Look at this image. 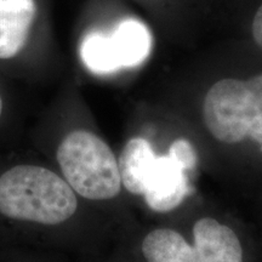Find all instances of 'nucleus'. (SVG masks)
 <instances>
[{"label": "nucleus", "mask_w": 262, "mask_h": 262, "mask_svg": "<svg viewBox=\"0 0 262 262\" xmlns=\"http://www.w3.org/2000/svg\"><path fill=\"white\" fill-rule=\"evenodd\" d=\"M77 208L71 186L47 168L17 165L0 176V214L11 220L58 225Z\"/></svg>", "instance_id": "1"}, {"label": "nucleus", "mask_w": 262, "mask_h": 262, "mask_svg": "<svg viewBox=\"0 0 262 262\" xmlns=\"http://www.w3.org/2000/svg\"><path fill=\"white\" fill-rule=\"evenodd\" d=\"M203 117L220 142L233 145L251 139L262 145V73L247 80L216 81L205 95Z\"/></svg>", "instance_id": "2"}, {"label": "nucleus", "mask_w": 262, "mask_h": 262, "mask_svg": "<svg viewBox=\"0 0 262 262\" xmlns=\"http://www.w3.org/2000/svg\"><path fill=\"white\" fill-rule=\"evenodd\" d=\"M57 162L71 188L90 201H107L120 192L118 160L110 146L85 130L68 134L57 149Z\"/></svg>", "instance_id": "3"}, {"label": "nucleus", "mask_w": 262, "mask_h": 262, "mask_svg": "<svg viewBox=\"0 0 262 262\" xmlns=\"http://www.w3.org/2000/svg\"><path fill=\"white\" fill-rule=\"evenodd\" d=\"M188 189L187 170L169 153L156 156L143 181L147 205L157 212L171 211L183 202Z\"/></svg>", "instance_id": "4"}, {"label": "nucleus", "mask_w": 262, "mask_h": 262, "mask_svg": "<svg viewBox=\"0 0 262 262\" xmlns=\"http://www.w3.org/2000/svg\"><path fill=\"white\" fill-rule=\"evenodd\" d=\"M196 262H243V249L228 226L203 217L193 227Z\"/></svg>", "instance_id": "5"}, {"label": "nucleus", "mask_w": 262, "mask_h": 262, "mask_svg": "<svg viewBox=\"0 0 262 262\" xmlns=\"http://www.w3.org/2000/svg\"><path fill=\"white\" fill-rule=\"evenodd\" d=\"M37 15L34 0H0V58L9 60L27 44Z\"/></svg>", "instance_id": "6"}, {"label": "nucleus", "mask_w": 262, "mask_h": 262, "mask_svg": "<svg viewBox=\"0 0 262 262\" xmlns=\"http://www.w3.org/2000/svg\"><path fill=\"white\" fill-rule=\"evenodd\" d=\"M108 38L118 68L134 67L148 56L149 33L139 22H123Z\"/></svg>", "instance_id": "7"}, {"label": "nucleus", "mask_w": 262, "mask_h": 262, "mask_svg": "<svg viewBox=\"0 0 262 262\" xmlns=\"http://www.w3.org/2000/svg\"><path fill=\"white\" fill-rule=\"evenodd\" d=\"M156 156L150 143L142 137L127 141L118 162L120 181L126 191L142 195L146 172Z\"/></svg>", "instance_id": "8"}, {"label": "nucleus", "mask_w": 262, "mask_h": 262, "mask_svg": "<svg viewBox=\"0 0 262 262\" xmlns=\"http://www.w3.org/2000/svg\"><path fill=\"white\" fill-rule=\"evenodd\" d=\"M142 254L147 262H196L193 245L170 228L155 229L147 234Z\"/></svg>", "instance_id": "9"}, {"label": "nucleus", "mask_w": 262, "mask_h": 262, "mask_svg": "<svg viewBox=\"0 0 262 262\" xmlns=\"http://www.w3.org/2000/svg\"><path fill=\"white\" fill-rule=\"evenodd\" d=\"M81 60L94 73L106 74L119 70L114 60L110 38L101 33H91L80 47Z\"/></svg>", "instance_id": "10"}, {"label": "nucleus", "mask_w": 262, "mask_h": 262, "mask_svg": "<svg viewBox=\"0 0 262 262\" xmlns=\"http://www.w3.org/2000/svg\"><path fill=\"white\" fill-rule=\"evenodd\" d=\"M169 155L173 157L186 170H192L196 165V153L187 140L180 139L173 141L169 148Z\"/></svg>", "instance_id": "11"}, {"label": "nucleus", "mask_w": 262, "mask_h": 262, "mask_svg": "<svg viewBox=\"0 0 262 262\" xmlns=\"http://www.w3.org/2000/svg\"><path fill=\"white\" fill-rule=\"evenodd\" d=\"M253 37L256 44L262 49V5L257 9L253 19Z\"/></svg>", "instance_id": "12"}, {"label": "nucleus", "mask_w": 262, "mask_h": 262, "mask_svg": "<svg viewBox=\"0 0 262 262\" xmlns=\"http://www.w3.org/2000/svg\"><path fill=\"white\" fill-rule=\"evenodd\" d=\"M2 112H3V100H2V96H0V116H2Z\"/></svg>", "instance_id": "13"}]
</instances>
